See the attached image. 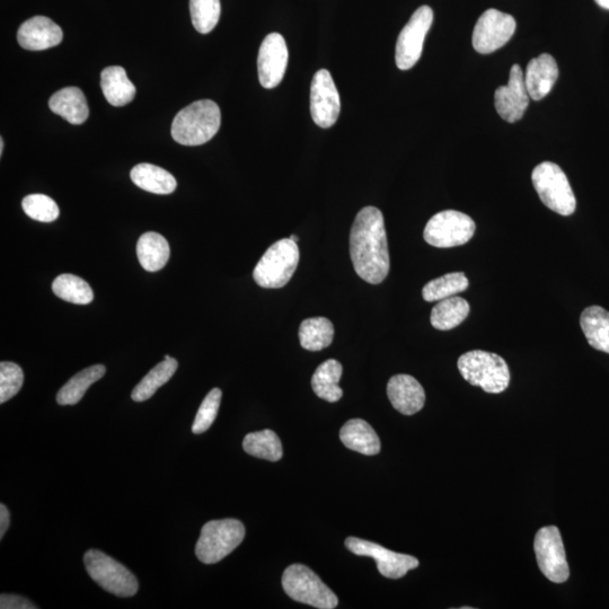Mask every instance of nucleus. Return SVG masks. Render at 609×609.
<instances>
[{
  "label": "nucleus",
  "mask_w": 609,
  "mask_h": 609,
  "mask_svg": "<svg viewBox=\"0 0 609 609\" xmlns=\"http://www.w3.org/2000/svg\"><path fill=\"white\" fill-rule=\"evenodd\" d=\"M192 24L201 34H208L216 28L222 13L220 0H190Z\"/></svg>",
  "instance_id": "obj_34"
},
{
  "label": "nucleus",
  "mask_w": 609,
  "mask_h": 609,
  "mask_svg": "<svg viewBox=\"0 0 609 609\" xmlns=\"http://www.w3.org/2000/svg\"><path fill=\"white\" fill-rule=\"evenodd\" d=\"M49 108L75 126L83 125L90 116L86 97L78 87H66L52 95Z\"/></svg>",
  "instance_id": "obj_20"
},
{
  "label": "nucleus",
  "mask_w": 609,
  "mask_h": 609,
  "mask_svg": "<svg viewBox=\"0 0 609 609\" xmlns=\"http://www.w3.org/2000/svg\"><path fill=\"white\" fill-rule=\"evenodd\" d=\"M559 78V68L555 59L543 54L529 61L526 68L525 84L529 97L541 101L549 95Z\"/></svg>",
  "instance_id": "obj_19"
},
{
  "label": "nucleus",
  "mask_w": 609,
  "mask_h": 609,
  "mask_svg": "<svg viewBox=\"0 0 609 609\" xmlns=\"http://www.w3.org/2000/svg\"><path fill=\"white\" fill-rule=\"evenodd\" d=\"M60 26L46 16H35L24 22L17 32V41L26 50L41 51L57 47L63 41Z\"/></svg>",
  "instance_id": "obj_17"
},
{
  "label": "nucleus",
  "mask_w": 609,
  "mask_h": 609,
  "mask_svg": "<svg viewBox=\"0 0 609 609\" xmlns=\"http://www.w3.org/2000/svg\"><path fill=\"white\" fill-rule=\"evenodd\" d=\"M334 337V326L325 317H312L300 324V346L308 351H321L331 346Z\"/></svg>",
  "instance_id": "obj_28"
},
{
  "label": "nucleus",
  "mask_w": 609,
  "mask_h": 609,
  "mask_svg": "<svg viewBox=\"0 0 609 609\" xmlns=\"http://www.w3.org/2000/svg\"><path fill=\"white\" fill-rule=\"evenodd\" d=\"M516 21L513 16L497 10L485 11L473 31V47L479 54L489 55L513 38Z\"/></svg>",
  "instance_id": "obj_12"
},
{
  "label": "nucleus",
  "mask_w": 609,
  "mask_h": 609,
  "mask_svg": "<svg viewBox=\"0 0 609 609\" xmlns=\"http://www.w3.org/2000/svg\"><path fill=\"white\" fill-rule=\"evenodd\" d=\"M469 285V279L464 272L448 273V275L428 282L422 289V296L426 302H440V300L463 293L469 288Z\"/></svg>",
  "instance_id": "obj_32"
},
{
  "label": "nucleus",
  "mask_w": 609,
  "mask_h": 609,
  "mask_svg": "<svg viewBox=\"0 0 609 609\" xmlns=\"http://www.w3.org/2000/svg\"><path fill=\"white\" fill-rule=\"evenodd\" d=\"M130 178L138 188L155 194H171L178 187V182L170 172L153 164L135 166Z\"/></svg>",
  "instance_id": "obj_24"
},
{
  "label": "nucleus",
  "mask_w": 609,
  "mask_h": 609,
  "mask_svg": "<svg viewBox=\"0 0 609 609\" xmlns=\"http://www.w3.org/2000/svg\"><path fill=\"white\" fill-rule=\"evenodd\" d=\"M346 546L353 554L373 558L377 562L379 573L388 579L403 578L410 570L419 567V560L414 556L387 550L379 544L361 538H347Z\"/></svg>",
  "instance_id": "obj_13"
},
{
  "label": "nucleus",
  "mask_w": 609,
  "mask_h": 609,
  "mask_svg": "<svg viewBox=\"0 0 609 609\" xmlns=\"http://www.w3.org/2000/svg\"><path fill=\"white\" fill-rule=\"evenodd\" d=\"M474 220L460 211L445 210L432 217L423 232L425 241L438 249L469 243L475 233Z\"/></svg>",
  "instance_id": "obj_9"
},
{
  "label": "nucleus",
  "mask_w": 609,
  "mask_h": 609,
  "mask_svg": "<svg viewBox=\"0 0 609 609\" xmlns=\"http://www.w3.org/2000/svg\"><path fill=\"white\" fill-rule=\"evenodd\" d=\"M107 373L103 365H95L82 370L61 388L57 394V402L60 405H75L81 401L94 383Z\"/></svg>",
  "instance_id": "obj_29"
},
{
  "label": "nucleus",
  "mask_w": 609,
  "mask_h": 609,
  "mask_svg": "<svg viewBox=\"0 0 609 609\" xmlns=\"http://www.w3.org/2000/svg\"><path fill=\"white\" fill-rule=\"evenodd\" d=\"M222 391L219 388L211 390L206 399L200 405L196 420L193 422V434L200 435L206 432L217 418L220 402H222Z\"/></svg>",
  "instance_id": "obj_36"
},
{
  "label": "nucleus",
  "mask_w": 609,
  "mask_h": 609,
  "mask_svg": "<svg viewBox=\"0 0 609 609\" xmlns=\"http://www.w3.org/2000/svg\"><path fill=\"white\" fill-rule=\"evenodd\" d=\"M341 100L329 70L321 69L314 75L311 86V114L317 126L329 129L338 121Z\"/></svg>",
  "instance_id": "obj_14"
},
{
  "label": "nucleus",
  "mask_w": 609,
  "mask_h": 609,
  "mask_svg": "<svg viewBox=\"0 0 609 609\" xmlns=\"http://www.w3.org/2000/svg\"><path fill=\"white\" fill-rule=\"evenodd\" d=\"M287 43L279 33H271L263 40L258 56V73L264 88H275L284 79L288 66Z\"/></svg>",
  "instance_id": "obj_15"
},
{
  "label": "nucleus",
  "mask_w": 609,
  "mask_h": 609,
  "mask_svg": "<svg viewBox=\"0 0 609 609\" xmlns=\"http://www.w3.org/2000/svg\"><path fill=\"white\" fill-rule=\"evenodd\" d=\"M534 550L543 575L555 584H563L570 577L566 549L558 527L546 526L535 536Z\"/></svg>",
  "instance_id": "obj_10"
},
{
  "label": "nucleus",
  "mask_w": 609,
  "mask_h": 609,
  "mask_svg": "<svg viewBox=\"0 0 609 609\" xmlns=\"http://www.w3.org/2000/svg\"><path fill=\"white\" fill-rule=\"evenodd\" d=\"M243 448L247 454L270 462H278L284 455L281 441L272 430L252 432L247 435L243 441Z\"/></svg>",
  "instance_id": "obj_30"
},
{
  "label": "nucleus",
  "mask_w": 609,
  "mask_h": 609,
  "mask_svg": "<svg viewBox=\"0 0 609 609\" xmlns=\"http://www.w3.org/2000/svg\"><path fill=\"white\" fill-rule=\"evenodd\" d=\"M52 291L60 299L76 305L90 304L94 298L93 290L85 280L68 273L55 279Z\"/></svg>",
  "instance_id": "obj_33"
},
{
  "label": "nucleus",
  "mask_w": 609,
  "mask_h": 609,
  "mask_svg": "<svg viewBox=\"0 0 609 609\" xmlns=\"http://www.w3.org/2000/svg\"><path fill=\"white\" fill-rule=\"evenodd\" d=\"M11 524L10 511L5 505H0V538H3Z\"/></svg>",
  "instance_id": "obj_39"
},
{
  "label": "nucleus",
  "mask_w": 609,
  "mask_h": 609,
  "mask_svg": "<svg viewBox=\"0 0 609 609\" xmlns=\"http://www.w3.org/2000/svg\"><path fill=\"white\" fill-rule=\"evenodd\" d=\"M245 537V527L237 519L213 520L201 529L196 546L198 559L205 564H215L226 558Z\"/></svg>",
  "instance_id": "obj_6"
},
{
  "label": "nucleus",
  "mask_w": 609,
  "mask_h": 609,
  "mask_svg": "<svg viewBox=\"0 0 609 609\" xmlns=\"http://www.w3.org/2000/svg\"><path fill=\"white\" fill-rule=\"evenodd\" d=\"M432 22L434 12L429 6H421L404 26L396 43L395 61L399 69L409 70L417 65Z\"/></svg>",
  "instance_id": "obj_11"
},
{
  "label": "nucleus",
  "mask_w": 609,
  "mask_h": 609,
  "mask_svg": "<svg viewBox=\"0 0 609 609\" xmlns=\"http://www.w3.org/2000/svg\"><path fill=\"white\" fill-rule=\"evenodd\" d=\"M457 367L467 383L481 387L484 392L500 394L509 386V367L496 353L482 350L466 352L458 359Z\"/></svg>",
  "instance_id": "obj_3"
},
{
  "label": "nucleus",
  "mask_w": 609,
  "mask_h": 609,
  "mask_svg": "<svg viewBox=\"0 0 609 609\" xmlns=\"http://www.w3.org/2000/svg\"><path fill=\"white\" fill-rule=\"evenodd\" d=\"M342 376V365L338 360L329 359L324 361L316 369L312 377L313 391L320 399L330 403L338 402L342 399L343 391L339 386Z\"/></svg>",
  "instance_id": "obj_26"
},
{
  "label": "nucleus",
  "mask_w": 609,
  "mask_h": 609,
  "mask_svg": "<svg viewBox=\"0 0 609 609\" xmlns=\"http://www.w3.org/2000/svg\"><path fill=\"white\" fill-rule=\"evenodd\" d=\"M282 587L285 593L298 603L320 609H333L339 604L337 595L315 572L303 564H293L285 570Z\"/></svg>",
  "instance_id": "obj_7"
},
{
  "label": "nucleus",
  "mask_w": 609,
  "mask_h": 609,
  "mask_svg": "<svg viewBox=\"0 0 609 609\" xmlns=\"http://www.w3.org/2000/svg\"><path fill=\"white\" fill-rule=\"evenodd\" d=\"M289 238H290L291 241H294L296 243L299 241V238L296 235H291Z\"/></svg>",
  "instance_id": "obj_42"
},
{
  "label": "nucleus",
  "mask_w": 609,
  "mask_h": 609,
  "mask_svg": "<svg viewBox=\"0 0 609 609\" xmlns=\"http://www.w3.org/2000/svg\"><path fill=\"white\" fill-rule=\"evenodd\" d=\"M101 87L105 99L113 107H125L134 101L136 87L131 83L125 68L111 66L105 68L101 74Z\"/></svg>",
  "instance_id": "obj_22"
},
{
  "label": "nucleus",
  "mask_w": 609,
  "mask_h": 609,
  "mask_svg": "<svg viewBox=\"0 0 609 609\" xmlns=\"http://www.w3.org/2000/svg\"><path fill=\"white\" fill-rule=\"evenodd\" d=\"M24 213L41 223H52L58 219L60 210L54 199L44 194H30L22 201Z\"/></svg>",
  "instance_id": "obj_35"
},
{
  "label": "nucleus",
  "mask_w": 609,
  "mask_h": 609,
  "mask_svg": "<svg viewBox=\"0 0 609 609\" xmlns=\"http://www.w3.org/2000/svg\"><path fill=\"white\" fill-rule=\"evenodd\" d=\"M471 311L470 304L461 297H449L432 308L430 322L439 331H449L461 325Z\"/></svg>",
  "instance_id": "obj_27"
},
{
  "label": "nucleus",
  "mask_w": 609,
  "mask_h": 609,
  "mask_svg": "<svg viewBox=\"0 0 609 609\" xmlns=\"http://www.w3.org/2000/svg\"><path fill=\"white\" fill-rule=\"evenodd\" d=\"M88 575L105 591L117 597H132L139 589L134 573L108 554L90 550L84 555Z\"/></svg>",
  "instance_id": "obj_8"
},
{
  "label": "nucleus",
  "mask_w": 609,
  "mask_h": 609,
  "mask_svg": "<svg viewBox=\"0 0 609 609\" xmlns=\"http://www.w3.org/2000/svg\"><path fill=\"white\" fill-rule=\"evenodd\" d=\"M4 152V139L0 138V155H3Z\"/></svg>",
  "instance_id": "obj_41"
},
{
  "label": "nucleus",
  "mask_w": 609,
  "mask_h": 609,
  "mask_svg": "<svg viewBox=\"0 0 609 609\" xmlns=\"http://www.w3.org/2000/svg\"><path fill=\"white\" fill-rule=\"evenodd\" d=\"M137 255L141 267L146 271L162 270L170 260V245L161 234L148 232L140 236Z\"/></svg>",
  "instance_id": "obj_23"
},
{
  "label": "nucleus",
  "mask_w": 609,
  "mask_h": 609,
  "mask_svg": "<svg viewBox=\"0 0 609 609\" xmlns=\"http://www.w3.org/2000/svg\"><path fill=\"white\" fill-rule=\"evenodd\" d=\"M299 247L290 238L271 245L253 271V278L262 288L285 287L297 270Z\"/></svg>",
  "instance_id": "obj_4"
},
{
  "label": "nucleus",
  "mask_w": 609,
  "mask_h": 609,
  "mask_svg": "<svg viewBox=\"0 0 609 609\" xmlns=\"http://www.w3.org/2000/svg\"><path fill=\"white\" fill-rule=\"evenodd\" d=\"M178 361L176 359H165L163 363L158 364L143 381H141L131 394V399L135 402H144L150 399L163 385L170 381L173 375L178 370Z\"/></svg>",
  "instance_id": "obj_31"
},
{
  "label": "nucleus",
  "mask_w": 609,
  "mask_h": 609,
  "mask_svg": "<svg viewBox=\"0 0 609 609\" xmlns=\"http://www.w3.org/2000/svg\"><path fill=\"white\" fill-rule=\"evenodd\" d=\"M387 395L394 409L413 416L423 409L426 403V393L416 378L410 375H396L387 384Z\"/></svg>",
  "instance_id": "obj_18"
},
{
  "label": "nucleus",
  "mask_w": 609,
  "mask_h": 609,
  "mask_svg": "<svg viewBox=\"0 0 609 609\" xmlns=\"http://www.w3.org/2000/svg\"><path fill=\"white\" fill-rule=\"evenodd\" d=\"M532 181L538 197L544 205L561 216H571L577 208V200L566 173L559 165L544 162L535 167Z\"/></svg>",
  "instance_id": "obj_5"
},
{
  "label": "nucleus",
  "mask_w": 609,
  "mask_h": 609,
  "mask_svg": "<svg viewBox=\"0 0 609 609\" xmlns=\"http://www.w3.org/2000/svg\"><path fill=\"white\" fill-rule=\"evenodd\" d=\"M494 103L499 116L509 123H515L524 117L529 104V94L525 75L518 65L511 67L508 84L500 86L494 93Z\"/></svg>",
  "instance_id": "obj_16"
},
{
  "label": "nucleus",
  "mask_w": 609,
  "mask_h": 609,
  "mask_svg": "<svg viewBox=\"0 0 609 609\" xmlns=\"http://www.w3.org/2000/svg\"><path fill=\"white\" fill-rule=\"evenodd\" d=\"M344 446L360 454L373 456L381 452V440L368 422L352 419L340 431Z\"/></svg>",
  "instance_id": "obj_21"
},
{
  "label": "nucleus",
  "mask_w": 609,
  "mask_h": 609,
  "mask_svg": "<svg viewBox=\"0 0 609 609\" xmlns=\"http://www.w3.org/2000/svg\"><path fill=\"white\" fill-rule=\"evenodd\" d=\"M350 255L357 275L370 285H379L390 272L387 235L382 211L361 209L350 233Z\"/></svg>",
  "instance_id": "obj_1"
},
{
  "label": "nucleus",
  "mask_w": 609,
  "mask_h": 609,
  "mask_svg": "<svg viewBox=\"0 0 609 609\" xmlns=\"http://www.w3.org/2000/svg\"><path fill=\"white\" fill-rule=\"evenodd\" d=\"M582 332L591 347L609 353V312L599 306H591L580 317Z\"/></svg>",
  "instance_id": "obj_25"
},
{
  "label": "nucleus",
  "mask_w": 609,
  "mask_h": 609,
  "mask_svg": "<svg viewBox=\"0 0 609 609\" xmlns=\"http://www.w3.org/2000/svg\"><path fill=\"white\" fill-rule=\"evenodd\" d=\"M164 359H171V357L166 355Z\"/></svg>",
  "instance_id": "obj_43"
},
{
  "label": "nucleus",
  "mask_w": 609,
  "mask_h": 609,
  "mask_svg": "<svg viewBox=\"0 0 609 609\" xmlns=\"http://www.w3.org/2000/svg\"><path fill=\"white\" fill-rule=\"evenodd\" d=\"M595 2L600 6L605 8V10L609 11V0H595Z\"/></svg>",
  "instance_id": "obj_40"
},
{
  "label": "nucleus",
  "mask_w": 609,
  "mask_h": 609,
  "mask_svg": "<svg viewBox=\"0 0 609 609\" xmlns=\"http://www.w3.org/2000/svg\"><path fill=\"white\" fill-rule=\"evenodd\" d=\"M0 608L2 609H35L29 599L17 595H2L0 597Z\"/></svg>",
  "instance_id": "obj_38"
},
{
  "label": "nucleus",
  "mask_w": 609,
  "mask_h": 609,
  "mask_svg": "<svg viewBox=\"0 0 609 609\" xmlns=\"http://www.w3.org/2000/svg\"><path fill=\"white\" fill-rule=\"evenodd\" d=\"M24 383L22 368L14 363L3 361L0 364V403L13 399L21 391Z\"/></svg>",
  "instance_id": "obj_37"
},
{
  "label": "nucleus",
  "mask_w": 609,
  "mask_h": 609,
  "mask_svg": "<svg viewBox=\"0 0 609 609\" xmlns=\"http://www.w3.org/2000/svg\"><path fill=\"white\" fill-rule=\"evenodd\" d=\"M222 125L218 104L201 100L181 110L172 123V137L183 146H200L213 139Z\"/></svg>",
  "instance_id": "obj_2"
}]
</instances>
